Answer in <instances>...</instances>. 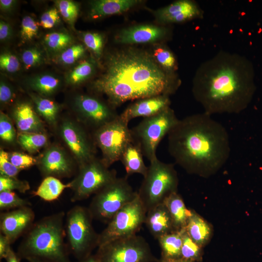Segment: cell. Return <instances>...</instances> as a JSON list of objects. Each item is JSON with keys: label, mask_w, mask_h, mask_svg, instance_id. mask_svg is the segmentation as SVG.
<instances>
[{"label": "cell", "mask_w": 262, "mask_h": 262, "mask_svg": "<svg viewBox=\"0 0 262 262\" xmlns=\"http://www.w3.org/2000/svg\"><path fill=\"white\" fill-rule=\"evenodd\" d=\"M100 262H159L149 245L136 234L109 242L99 247L96 253Z\"/></svg>", "instance_id": "9c48e42d"}, {"label": "cell", "mask_w": 262, "mask_h": 262, "mask_svg": "<svg viewBox=\"0 0 262 262\" xmlns=\"http://www.w3.org/2000/svg\"><path fill=\"white\" fill-rule=\"evenodd\" d=\"M12 245L9 239L2 233L0 234V259H5L11 250Z\"/></svg>", "instance_id": "c3c4849f"}, {"label": "cell", "mask_w": 262, "mask_h": 262, "mask_svg": "<svg viewBox=\"0 0 262 262\" xmlns=\"http://www.w3.org/2000/svg\"><path fill=\"white\" fill-rule=\"evenodd\" d=\"M94 70L95 66L91 61H83L68 73L66 82L70 85L79 84L90 77Z\"/></svg>", "instance_id": "4dcf8cb0"}, {"label": "cell", "mask_w": 262, "mask_h": 262, "mask_svg": "<svg viewBox=\"0 0 262 262\" xmlns=\"http://www.w3.org/2000/svg\"><path fill=\"white\" fill-rule=\"evenodd\" d=\"M28 84L42 97H49L58 90L61 85V80L54 75L44 74L30 79Z\"/></svg>", "instance_id": "83f0119b"}, {"label": "cell", "mask_w": 262, "mask_h": 262, "mask_svg": "<svg viewBox=\"0 0 262 262\" xmlns=\"http://www.w3.org/2000/svg\"><path fill=\"white\" fill-rule=\"evenodd\" d=\"M93 220L88 208L80 205L73 207L66 214L67 246L77 260L89 256L98 247L99 233L95 231Z\"/></svg>", "instance_id": "5b68a950"}, {"label": "cell", "mask_w": 262, "mask_h": 262, "mask_svg": "<svg viewBox=\"0 0 262 262\" xmlns=\"http://www.w3.org/2000/svg\"><path fill=\"white\" fill-rule=\"evenodd\" d=\"M84 44L98 57L101 55L104 46L103 36L98 33L86 32L82 34Z\"/></svg>", "instance_id": "8d00e7d4"}, {"label": "cell", "mask_w": 262, "mask_h": 262, "mask_svg": "<svg viewBox=\"0 0 262 262\" xmlns=\"http://www.w3.org/2000/svg\"><path fill=\"white\" fill-rule=\"evenodd\" d=\"M76 262H100V261L96 254H92L83 259L77 260Z\"/></svg>", "instance_id": "db71d44e"}, {"label": "cell", "mask_w": 262, "mask_h": 262, "mask_svg": "<svg viewBox=\"0 0 262 262\" xmlns=\"http://www.w3.org/2000/svg\"><path fill=\"white\" fill-rule=\"evenodd\" d=\"M35 213L31 206L15 209L0 213V233L14 243L24 235L34 223Z\"/></svg>", "instance_id": "5bb4252c"}, {"label": "cell", "mask_w": 262, "mask_h": 262, "mask_svg": "<svg viewBox=\"0 0 262 262\" xmlns=\"http://www.w3.org/2000/svg\"><path fill=\"white\" fill-rule=\"evenodd\" d=\"M201 248L189 237L184 230L180 258L194 262H199L202 259Z\"/></svg>", "instance_id": "836d02e7"}, {"label": "cell", "mask_w": 262, "mask_h": 262, "mask_svg": "<svg viewBox=\"0 0 262 262\" xmlns=\"http://www.w3.org/2000/svg\"><path fill=\"white\" fill-rule=\"evenodd\" d=\"M185 229L166 234L157 240L161 249V257L166 259L180 258Z\"/></svg>", "instance_id": "484cf974"}, {"label": "cell", "mask_w": 262, "mask_h": 262, "mask_svg": "<svg viewBox=\"0 0 262 262\" xmlns=\"http://www.w3.org/2000/svg\"><path fill=\"white\" fill-rule=\"evenodd\" d=\"M159 262H194L181 258L175 259H166L161 257Z\"/></svg>", "instance_id": "f5cc1de1"}, {"label": "cell", "mask_w": 262, "mask_h": 262, "mask_svg": "<svg viewBox=\"0 0 262 262\" xmlns=\"http://www.w3.org/2000/svg\"><path fill=\"white\" fill-rule=\"evenodd\" d=\"M72 36L64 32H52L44 36L46 46L51 50L63 51L70 46L72 43Z\"/></svg>", "instance_id": "1f68e13d"}, {"label": "cell", "mask_w": 262, "mask_h": 262, "mask_svg": "<svg viewBox=\"0 0 262 262\" xmlns=\"http://www.w3.org/2000/svg\"><path fill=\"white\" fill-rule=\"evenodd\" d=\"M147 213L137 196L117 212L99 234L98 247L116 239L135 235L145 224Z\"/></svg>", "instance_id": "7c38bea8"}, {"label": "cell", "mask_w": 262, "mask_h": 262, "mask_svg": "<svg viewBox=\"0 0 262 262\" xmlns=\"http://www.w3.org/2000/svg\"><path fill=\"white\" fill-rule=\"evenodd\" d=\"M21 59L26 69L40 65L43 61L42 52L36 48L25 49L22 53Z\"/></svg>", "instance_id": "b9f144b4"}, {"label": "cell", "mask_w": 262, "mask_h": 262, "mask_svg": "<svg viewBox=\"0 0 262 262\" xmlns=\"http://www.w3.org/2000/svg\"><path fill=\"white\" fill-rule=\"evenodd\" d=\"M17 141L24 149L30 153H34L46 145L47 137L43 133L19 132Z\"/></svg>", "instance_id": "f546056e"}, {"label": "cell", "mask_w": 262, "mask_h": 262, "mask_svg": "<svg viewBox=\"0 0 262 262\" xmlns=\"http://www.w3.org/2000/svg\"><path fill=\"white\" fill-rule=\"evenodd\" d=\"M20 170L9 160L8 152L1 149L0 151V176L7 177H16Z\"/></svg>", "instance_id": "ee69618b"}, {"label": "cell", "mask_w": 262, "mask_h": 262, "mask_svg": "<svg viewBox=\"0 0 262 262\" xmlns=\"http://www.w3.org/2000/svg\"><path fill=\"white\" fill-rule=\"evenodd\" d=\"M170 104L169 97L164 95L142 98L129 106L119 116L129 123L137 117L145 118L155 115L169 107Z\"/></svg>", "instance_id": "ac0fdd59"}, {"label": "cell", "mask_w": 262, "mask_h": 262, "mask_svg": "<svg viewBox=\"0 0 262 262\" xmlns=\"http://www.w3.org/2000/svg\"><path fill=\"white\" fill-rule=\"evenodd\" d=\"M178 120L169 107L155 115L144 118L131 129L132 141L139 146L143 155L149 162L157 157L156 151L159 144Z\"/></svg>", "instance_id": "ba28073f"}, {"label": "cell", "mask_w": 262, "mask_h": 262, "mask_svg": "<svg viewBox=\"0 0 262 262\" xmlns=\"http://www.w3.org/2000/svg\"><path fill=\"white\" fill-rule=\"evenodd\" d=\"M70 183H63L58 178L49 176L43 180L37 189L33 194L46 201L57 199L66 188H70Z\"/></svg>", "instance_id": "4316f807"}, {"label": "cell", "mask_w": 262, "mask_h": 262, "mask_svg": "<svg viewBox=\"0 0 262 262\" xmlns=\"http://www.w3.org/2000/svg\"><path fill=\"white\" fill-rule=\"evenodd\" d=\"M31 203L22 198L13 191L0 192V210L9 211L11 209L31 206Z\"/></svg>", "instance_id": "d6a6232c"}, {"label": "cell", "mask_w": 262, "mask_h": 262, "mask_svg": "<svg viewBox=\"0 0 262 262\" xmlns=\"http://www.w3.org/2000/svg\"><path fill=\"white\" fill-rule=\"evenodd\" d=\"M168 149L189 173L208 176L229 159L230 147L226 128L203 112L179 119L167 134Z\"/></svg>", "instance_id": "3957f363"}, {"label": "cell", "mask_w": 262, "mask_h": 262, "mask_svg": "<svg viewBox=\"0 0 262 262\" xmlns=\"http://www.w3.org/2000/svg\"><path fill=\"white\" fill-rule=\"evenodd\" d=\"M145 224L151 235L157 239L176 231L169 212L164 203L147 212Z\"/></svg>", "instance_id": "ffe728a7"}, {"label": "cell", "mask_w": 262, "mask_h": 262, "mask_svg": "<svg viewBox=\"0 0 262 262\" xmlns=\"http://www.w3.org/2000/svg\"><path fill=\"white\" fill-rule=\"evenodd\" d=\"M12 88L7 83L1 81L0 83V101L2 104L10 102L14 97Z\"/></svg>", "instance_id": "7dc6e473"}, {"label": "cell", "mask_w": 262, "mask_h": 262, "mask_svg": "<svg viewBox=\"0 0 262 262\" xmlns=\"http://www.w3.org/2000/svg\"><path fill=\"white\" fill-rule=\"evenodd\" d=\"M12 28L8 23L0 20V40L1 41L8 39L12 35Z\"/></svg>", "instance_id": "681fc988"}, {"label": "cell", "mask_w": 262, "mask_h": 262, "mask_svg": "<svg viewBox=\"0 0 262 262\" xmlns=\"http://www.w3.org/2000/svg\"><path fill=\"white\" fill-rule=\"evenodd\" d=\"M74 103L83 120L96 130L119 116L111 107L91 96L78 95Z\"/></svg>", "instance_id": "9a60e30c"}, {"label": "cell", "mask_w": 262, "mask_h": 262, "mask_svg": "<svg viewBox=\"0 0 262 262\" xmlns=\"http://www.w3.org/2000/svg\"><path fill=\"white\" fill-rule=\"evenodd\" d=\"M66 213L60 211L34 223L23 235L17 251L19 257L49 262H71L65 242Z\"/></svg>", "instance_id": "277c9868"}, {"label": "cell", "mask_w": 262, "mask_h": 262, "mask_svg": "<svg viewBox=\"0 0 262 262\" xmlns=\"http://www.w3.org/2000/svg\"><path fill=\"white\" fill-rule=\"evenodd\" d=\"M116 178V171L109 169L101 159L95 158L80 165L78 173L70 182L73 191L71 201L75 202L87 199Z\"/></svg>", "instance_id": "30bf717a"}, {"label": "cell", "mask_w": 262, "mask_h": 262, "mask_svg": "<svg viewBox=\"0 0 262 262\" xmlns=\"http://www.w3.org/2000/svg\"><path fill=\"white\" fill-rule=\"evenodd\" d=\"M59 11L55 8H51L44 12L40 17V25L44 29H51L59 21Z\"/></svg>", "instance_id": "bcb514c9"}, {"label": "cell", "mask_w": 262, "mask_h": 262, "mask_svg": "<svg viewBox=\"0 0 262 262\" xmlns=\"http://www.w3.org/2000/svg\"><path fill=\"white\" fill-rule=\"evenodd\" d=\"M185 230L189 237L201 247L209 241L212 232L209 224L193 210Z\"/></svg>", "instance_id": "d4e9b609"}, {"label": "cell", "mask_w": 262, "mask_h": 262, "mask_svg": "<svg viewBox=\"0 0 262 262\" xmlns=\"http://www.w3.org/2000/svg\"><path fill=\"white\" fill-rule=\"evenodd\" d=\"M30 189L29 182L20 180L16 177H7L0 176V192L17 190L25 193Z\"/></svg>", "instance_id": "74e56055"}, {"label": "cell", "mask_w": 262, "mask_h": 262, "mask_svg": "<svg viewBox=\"0 0 262 262\" xmlns=\"http://www.w3.org/2000/svg\"><path fill=\"white\" fill-rule=\"evenodd\" d=\"M166 29L152 25H137L121 31L116 41L122 44H141L154 42L164 37Z\"/></svg>", "instance_id": "d6986e66"}, {"label": "cell", "mask_w": 262, "mask_h": 262, "mask_svg": "<svg viewBox=\"0 0 262 262\" xmlns=\"http://www.w3.org/2000/svg\"><path fill=\"white\" fill-rule=\"evenodd\" d=\"M142 1L138 0H98L90 3L89 15L91 18L119 14L129 10Z\"/></svg>", "instance_id": "7402d4cb"}, {"label": "cell", "mask_w": 262, "mask_h": 262, "mask_svg": "<svg viewBox=\"0 0 262 262\" xmlns=\"http://www.w3.org/2000/svg\"><path fill=\"white\" fill-rule=\"evenodd\" d=\"M16 2V0H0V9L4 12H9L14 8Z\"/></svg>", "instance_id": "f907efd6"}, {"label": "cell", "mask_w": 262, "mask_h": 262, "mask_svg": "<svg viewBox=\"0 0 262 262\" xmlns=\"http://www.w3.org/2000/svg\"><path fill=\"white\" fill-rule=\"evenodd\" d=\"M255 89L251 62L239 54L221 50L200 64L192 93L204 112L212 115L241 113L250 103Z\"/></svg>", "instance_id": "7a4b0ae2"}, {"label": "cell", "mask_w": 262, "mask_h": 262, "mask_svg": "<svg viewBox=\"0 0 262 262\" xmlns=\"http://www.w3.org/2000/svg\"><path fill=\"white\" fill-rule=\"evenodd\" d=\"M34 103L37 113L49 124L53 125L56 123L59 112L58 105L49 98L35 95L30 94Z\"/></svg>", "instance_id": "f1b7e54d"}, {"label": "cell", "mask_w": 262, "mask_h": 262, "mask_svg": "<svg viewBox=\"0 0 262 262\" xmlns=\"http://www.w3.org/2000/svg\"><path fill=\"white\" fill-rule=\"evenodd\" d=\"M29 262H49L46 261H43L39 259H33L28 261Z\"/></svg>", "instance_id": "11a10c76"}, {"label": "cell", "mask_w": 262, "mask_h": 262, "mask_svg": "<svg viewBox=\"0 0 262 262\" xmlns=\"http://www.w3.org/2000/svg\"><path fill=\"white\" fill-rule=\"evenodd\" d=\"M155 15L158 20L162 23H181L201 18L203 11L194 1L180 0L156 11Z\"/></svg>", "instance_id": "2e32d148"}, {"label": "cell", "mask_w": 262, "mask_h": 262, "mask_svg": "<svg viewBox=\"0 0 262 262\" xmlns=\"http://www.w3.org/2000/svg\"><path fill=\"white\" fill-rule=\"evenodd\" d=\"M141 186L138 196L146 210L163 203L172 193L177 192L178 178L173 164L164 163L157 157L152 160Z\"/></svg>", "instance_id": "8992f818"}, {"label": "cell", "mask_w": 262, "mask_h": 262, "mask_svg": "<svg viewBox=\"0 0 262 262\" xmlns=\"http://www.w3.org/2000/svg\"><path fill=\"white\" fill-rule=\"evenodd\" d=\"M138 196L127 176L116 178L94 195L88 209L93 219L108 223L121 208Z\"/></svg>", "instance_id": "52a82bcc"}, {"label": "cell", "mask_w": 262, "mask_h": 262, "mask_svg": "<svg viewBox=\"0 0 262 262\" xmlns=\"http://www.w3.org/2000/svg\"><path fill=\"white\" fill-rule=\"evenodd\" d=\"M173 74L164 70L151 54L130 48L107 57L104 70L92 87L115 107L129 100L168 96L179 85Z\"/></svg>", "instance_id": "6da1fadb"}, {"label": "cell", "mask_w": 262, "mask_h": 262, "mask_svg": "<svg viewBox=\"0 0 262 262\" xmlns=\"http://www.w3.org/2000/svg\"><path fill=\"white\" fill-rule=\"evenodd\" d=\"M94 142L102 152L101 159L109 167L113 164L120 161L121 156L132 141L131 130L128 123L119 116L95 130Z\"/></svg>", "instance_id": "8fae6325"}, {"label": "cell", "mask_w": 262, "mask_h": 262, "mask_svg": "<svg viewBox=\"0 0 262 262\" xmlns=\"http://www.w3.org/2000/svg\"><path fill=\"white\" fill-rule=\"evenodd\" d=\"M56 3L61 16L71 26H73L79 15V5L69 0H60Z\"/></svg>", "instance_id": "d590c367"}, {"label": "cell", "mask_w": 262, "mask_h": 262, "mask_svg": "<svg viewBox=\"0 0 262 262\" xmlns=\"http://www.w3.org/2000/svg\"><path fill=\"white\" fill-rule=\"evenodd\" d=\"M20 67L18 59L14 54L10 52H4L0 56V68L9 73H14Z\"/></svg>", "instance_id": "f6af8a7d"}, {"label": "cell", "mask_w": 262, "mask_h": 262, "mask_svg": "<svg viewBox=\"0 0 262 262\" xmlns=\"http://www.w3.org/2000/svg\"><path fill=\"white\" fill-rule=\"evenodd\" d=\"M154 57L158 64L166 72L174 73L177 69V62L173 53L168 49L159 47L154 50Z\"/></svg>", "instance_id": "e575fe53"}, {"label": "cell", "mask_w": 262, "mask_h": 262, "mask_svg": "<svg viewBox=\"0 0 262 262\" xmlns=\"http://www.w3.org/2000/svg\"><path fill=\"white\" fill-rule=\"evenodd\" d=\"M85 52V49L81 44L70 46L61 52L58 61L64 65H71L82 57Z\"/></svg>", "instance_id": "f35d334b"}, {"label": "cell", "mask_w": 262, "mask_h": 262, "mask_svg": "<svg viewBox=\"0 0 262 262\" xmlns=\"http://www.w3.org/2000/svg\"><path fill=\"white\" fill-rule=\"evenodd\" d=\"M38 24L31 16H25L22 19L20 29V37L24 41L32 40L37 34Z\"/></svg>", "instance_id": "ab89813d"}, {"label": "cell", "mask_w": 262, "mask_h": 262, "mask_svg": "<svg viewBox=\"0 0 262 262\" xmlns=\"http://www.w3.org/2000/svg\"><path fill=\"white\" fill-rule=\"evenodd\" d=\"M5 260L6 262H20L21 259L19 257L17 253L12 248Z\"/></svg>", "instance_id": "816d5d0a"}, {"label": "cell", "mask_w": 262, "mask_h": 262, "mask_svg": "<svg viewBox=\"0 0 262 262\" xmlns=\"http://www.w3.org/2000/svg\"><path fill=\"white\" fill-rule=\"evenodd\" d=\"M60 134L79 166L95 158L93 144L78 124L69 120L64 121L61 126Z\"/></svg>", "instance_id": "4fadbf2b"}, {"label": "cell", "mask_w": 262, "mask_h": 262, "mask_svg": "<svg viewBox=\"0 0 262 262\" xmlns=\"http://www.w3.org/2000/svg\"><path fill=\"white\" fill-rule=\"evenodd\" d=\"M143 156L139 146L133 141L128 145L120 159L127 176L135 173L140 174L143 177L146 175L147 166L144 163Z\"/></svg>", "instance_id": "cb8c5ba5"}, {"label": "cell", "mask_w": 262, "mask_h": 262, "mask_svg": "<svg viewBox=\"0 0 262 262\" xmlns=\"http://www.w3.org/2000/svg\"><path fill=\"white\" fill-rule=\"evenodd\" d=\"M38 163L41 173L46 177H67L73 172L72 162L65 151L58 147L47 149Z\"/></svg>", "instance_id": "e0dca14e"}, {"label": "cell", "mask_w": 262, "mask_h": 262, "mask_svg": "<svg viewBox=\"0 0 262 262\" xmlns=\"http://www.w3.org/2000/svg\"><path fill=\"white\" fill-rule=\"evenodd\" d=\"M13 116L19 132L43 133L44 130L42 121L28 103L18 104L14 109Z\"/></svg>", "instance_id": "44dd1931"}, {"label": "cell", "mask_w": 262, "mask_h": 262, "mask_svg": "<svg viewBox=\"0 0 262 262\" xmlns=\"http://www.w3.org/2000/svg\"><path fill=\"white\" fill-rule=\"evenodd\" d=\"M8 154L10 162L21 170L28 168L38 163L36 159L23 153L12 152Z\"/></svg>", "instance_id": "60d3db41"}, {"label": "cell", "mask_w": 262, "mask_h": 262, "mask_svg": "<svg viewBox=\"0 0 262 262\" xmlns=\"http://www.w3.org/2000/svg\"><path fill=\"white\" fill-rule=\"evenodd\" d=\"M0 137L8 143L13 142L16 138V131L11 119L1 112L0 114Z\"/></svg>", "instance_id": "7bdbcfd3"}, {"label": "cell", "mask_w": 262, "mask_h": 262, "mask_svg": "<svg viewBox=\"0 0 262 262\" xmlns=\"http://www.w3.org/2000/svg\"><path fill=\"white\" fill-rule=\"evenodd\" d=\"M172 219L176 230L185 229L192 214V210L187 209L181 196L177 192L172 193L164 200Z\"/></svg>", "instance_id": "603a6c76"}]
</instances>
